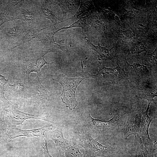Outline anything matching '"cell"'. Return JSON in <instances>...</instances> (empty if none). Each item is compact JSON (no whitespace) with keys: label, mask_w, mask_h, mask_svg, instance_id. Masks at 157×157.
I'll use <instances>...</instances> for the list:
<instances>
[{"label":"cell","mask_w":157,"mask_h":157,"mask_svg":"<svg viewBox=\"0 0 157 157\" xmlns=\"http://www.w3.org/2000/svg\"><path fill=\"white\" fill-rule=\"evenodd\" d=\"M143 60L147 63H149L152 65L157 66V48L154 51L150 54L144 55L142 57Z\"/></svg>","instance_id":"28"},{"label":"cell","mask_w":157,"mask_h":157,"mask_svg":"<svg viewBox=\"0 0 157 157\" xmlns=\"http://www.w3.org/2000/svg\"><path fill=\"white\" fill-rule=\"evenodd\" d=\"M7 128L3 111L0 109V145L7 143L8 134L6 132Z\"/></svg>","instance_id":"21"},{"label":"cell","mask_w":157,"mask_h":157,"mask_svg":"<svg viewBox=\"0 0 157 157\" xmlns=\"http://www.w3.org/2000/svg\"><path fill=\"white\" fill-rule=\"evenodd\" d=\"M60 30V28L57 30L50 33H45L40 31L38 34V38L40 40L41 42L47 47L50 48L60 49L66 53L70 52L68 47L67 45L63 46L56 43L54 40L55 34Z\"/></svg>","instance_id":"15"},{"label":"cell","mask_w":157,"mask_h":157,"mask_svg":"<svg viewBox=\"0 0 157 157\" xmlns=\"http://www.w3.org/2000/svg\"><path fill=\"white\" fill-rule=\"evenodd\" d=\"M3 103L4 114L8 118L9 121L8 124L10 125L16 126L17 125H23L22 123L24 121L29 119H41L51 123L53 122V117L48 113L29 114L19 110L8 100Z\"/></svg>","instance_id":"6"},{"label":"cell","mask_w":157,"mask_h":157,"mask_svg":"<svg viewBox=\"0 0 157 157\" xmlns=\"http://www.w3.org/2000/svg\"><path fill=\"white\" fill-rule=\"evenodd\" d=\"M53 49L46 47L42 49L28 50L22 54L20 61V68L22 76L26 79L29 78L30 74L33 72L40 74L41 68L45 64L54 63H47L44 56L51 52L55 51Z\"/></svg>","instance_id":"3"},{"label":"cell","mask_w":157,"mask_h":157,"mask_svg":"<svg viewBox=\"0 0 157 157\" xmlns=\"http://www.w3.org/2000/svg\"><path fill=\"white\" fill-rule=\"evenodd\" d=\"M92 6V4L90 1L81 0L78 10L70 19H77L80 15L84 13L90 11L93 8Z\"/></svg>","instance_id":"22"},{"label":"cell","mask_w":157,"mask_h":157,"mask_svg":"<svg viewBox=\"0 0 157 157\" xmlns=\"http://www.w3.org/2000/svg\"><path fill=\"white\" fill-rule=\"evenodd\" d=\"M53 76V79L59 82L62 87L63 90L60 95L62 102L65 104L66 106L70 110L75 109L78 104L75 96L76 90L85 78L81 76L69 78L63 74H59Z\"/></svg>","instance_id":"4"},{"label":"cell","mask_w":157,"mask_h":157,"mask_svg":"<svg viewBox=\"0 0 157 157\" xmlns=\"http://www.w3.org/2000/svg\"><path fill=\"white\" fill-rule=\"evenodd\" d=\"M90 13H87L85 15L80 17L79 20L76 21L69 26L63 27L60 28V30L63 29L70 28L74 27H80L83 29L85 28L86 25V21L87 18L90 15Z\"/></svg>","instance_id":"27"},{"label":"cell","mask_w":157,"mask_h":157,"mask_svg":"<svg viewBox=\"0 0 157 157\" xmlns=\"http://www.w3.org/2000/svg\"><path fill=\"white\" fill-rule=\"evenodd\" d=\"M64 125H58L56 129L51 132L49 134V138L55 142L58 150L60 157H63L65 150L71 146L70 141L68 138H65L63 134Z\"/></svg>","instance_id":"12"},{"label":"cell","mask_w":157,"mask_h":157,"mask_svg":"<svg viewBox=\"0 0 157 157\" xmlns=\"http://www.w3.org/2000/svg\"><path fill=\"white\" fill-rule=\"evenodd\" d=\"M16 19H19L17 17L9 16L4 13L2 12L0 14V26L6 22Z\"/></svg>","instance_id":"31"},{"label":"cell","mask_w":157,"mask_h":157,"mask_svg":"<svg viewBox=\"0 0 157 157\" xmlns=\"http://www.w3.org/2000/svg\"><path fill=\"white\" fill-rule=\"evenodd\" d=\"M28 90L34 100L38 104L43 105L49 104L52 94L42 84L38 75L31 82Z\"/></svg>","instance_id":"10"},{"label":"cell","mask_w":157,"mask_h":157,"mask_svg":"<svg viewBox=\"0 0 157 157\" xmlns=\"http://www.w3.org/2000/svg\"><path fill=\"white\" fill-rule=\"evenodd\" d=\"M41 10L46 17L50 20L53 24V25L49 27L41 29V31L48 27L57 24L62 22L60 21V20L56 16L55 13L46 7H44L41 8Z\"/></svg>","instance_id":"23"},{"label":"cell","mask_w":157,"mask_h":157,"mask_svg":"<svg viewBox=\"0 0 157 157\" xmlns=\"http://www.w3.org/2000/svg\"><path fill=\"white\" fill-rule=\"evenodd\" d=\"M144 107L139 101L136 102L128 109V119L123 129L124 138L126 139L130 135H139L140 127Z\"/></svg>","instance_id":"7"},{"label":"cell","mask_w":157,"mask_h":157,"mask_svg":"<svg viewBox=\"0 0 157 157\" xmlns=\"http://www.w3.org/2000/svg\"><path fill=\"white\" fill-rule=\"evenodd\" d=\"M84 38L86 43L94 52L99 60L113 61L115 58L117 57L114 47L111 48H107L101 46L99 43L95 46L88 39L86 35H84Z\"/></svg>","instance_id":"13"},{"label":"cell","mask_w":157,"mask_h":157,"mask_svg":"<svg viewBox=\"0 0 157 157\" xmlns=\"http://www.w3.org/2000/svg\"><path fill=\"white\" fill-rule=\"evenodd\" d=\"M8 80L6 79L3 76L0 74V99L3 103L8 100L4 96V93L6 91L4 90V87Z\"/></svg>","instance_id":"30"},{"label":"cell","mask_w":157,"mask_h":157,"mask_svg":"<svg viewBox=\"0 0 157 157\" xmlns=\"http://www.w3.org/2000/svg\"><path fill=\"white\" fill-rule=\"evenodd\" d=\"M114 138L109 139L104 145L98 141V138H94L89 133H86L79 135L78 145L85 149L86 157H120L121 147L112 142Z\"/></svg>","instance_id":"2"},{"label":"cell","mask_w":157,"mask_h":157,"mask_svg":"<svg viewBox=\"0 0 157 157\" xmlns=\"http://www.w3.org/2000/svg\"><path fill=\"white\" fill-rule=\"evenodd\" d=\"M125 67L128 79L135 83L138 84L145 81L150 76L151 73L147 66L138 62L130 64L126 61Z\"/></svg>","instance_id":"8"},{"label":"cell","mask_w":157,"mask_h":157,"mask_svg":"<svg viewBox=\"0 0 157 157\" xmlns=\"http://www.w3.org/2000/svg\"><path fill=\"white\" fill-rule=\"evenodd\" d=\"M53 2L60 7L64 21L69 19L76 13L80 6L81 0H54Z\"/></svg>","instance_id":"14"},{"label":"cell","mask_w":157,"mask_h":157,"mask_svg":"<svg viewBox=\"0 0 157 157\" xmlns=\"http://www.w3.org/2000/svg\"><path fill=\"white\" fill-rule=\"evenodd\" d=\"M99 69L95 75H91L87 72H83V77L86 78H92L94 79L97 84L101 86L104 85L107 81H111L112 83H120L128 79V76L126 72L119 65L113 68H108L100 63Z\"/></svg>","instance_id":"5"},{"label":"cell","mask_w":157,"mask_h":157,"mask_svg":"<svg viewBox=\"0 0 157 157\" xmlns=\"http://www.w3.org/2000/svg\"><path fill=\"white\" fill-rule=\"evenodd\" d=\"M7 129L8 131L7 143L13 139L20 137H41L44 135L45 132L52 130L53 126L52 124H47L39 128L32 130H22L17 128L16 126L10 125L8 124Z\"/></svg>","instance_id":"11"},{"label":"cell","mask_w":157,"mask_h":157,"mask_svg":"<svg viewBox=\"0 0 157 157\" xmlns=\"http://www.w3.org/2000/svg\"><path fill=\"white\" fill-rule=\"evenodd\" d=\"M41 29H37L31 26L26 33L22 38L13 44V47L16 48L27 42H32L35 38H38L39 32Z\"/></svg>","instance_id":"20"},{"label":"cell","mask_w":157,"mask_h":157,"mask_svg":"<svg viewBox=\"0 0 157 157\" xmlns=\"http://www.w3.org/2000/svg\"><path fill=\"white\" fill-rule=\"evenodd\" d=\"M132 149L135 152V157H157V153L148 150L143 144L139 135L135 136Z\"/></svg>","instance_id":"17"},{"label":"cell","mask_w":157,"mask_h":157,"mask_svg":"<svg viewBox=\"0 0 157 157\" xmlns=\"http://www.w3.org/2000/svg\"><path fill=\"white\" fill-rule=\"evenodd\" d=\"M31 26L26 22L20 20L13 23L12 27L8 28L7 35L10 38L17 41L26 33Z\"/></svg>","instance_id":"16"},{"label":"cell","mask_w":157,"mask_h":157,"mask_svg":"<svg viewBox=\"0 0 157 157\" xmlns=\"http://www.w3.org/2000/svg\"><path fill=\"white\" fill-rule=\"evenodd\" d=\"M151 103H148L146 110L143 113L140 122L139 135L142 138L143 144L149 150L154 153H157L156 144L149 137V129L152 119L148 115V112Z\"/></svg>","instance_id":"9"},{"label":"cell","mask_w":157,"mask_h":157,"mask_svg":"<svg viewBox=\"0 0 157 157\" xmlns=\"http://www.w3.org/2000/svg\"><path fill=\"white\" fill-rule=\"evenodd\" d=\"M157 96V84L153 86L147 85L143 87L142 90L138 93L136 97L139 99H146L148 101V103L156 104V100L154 99V98Z\"/></svg>","instance_id":"18"},{"label":"cell","mask_w":157,"mask_h":157,"mask_svg":"<svg viewBox=\"0 0 157 157\" xmlns=\"http://www.w3.org/2000/svg\"><path fill=\"white\" fill-rule=\"evenodd\" d=\"M147 49L146 42L143 40L133 44L130 48V51L132 54H139L142 52H147Z\"/></svg>","instance_id":"24"},{"label":"cell","mask_w":157,"mask_h":157,"mask_svg":"<svg viewBox=\"0 0 157 157\" xmlns=\"http://www.w3.org/2000/svg\"><path fill=\"white\" fill-rule=\"evenodd\" d=\"M10 89L16 94L23 95L24 93V85L22 83H17L8 85Z\"/></svg>","instance_id":"29"},{"label":"cell","mask_w":157,"mask_h":157,"mask_svg":"<svg viewBox=\"0 0 157 157\" xmlns=\"http://www.w3.org/2000/svg\"><path fill=\"white\" fill-rule=\"evenodd\" d=\"M44 144L42 146L43 149V153L44 157H53L50 154L48 149L47 136L44 138Z\"/></svg>","instance_id":"32"},{"label":"cell","mask_w":157,"mask_h":157,"mask_svg":"<svg viewBox=\"0 0 157 157\" xmlns=\"http://www.w3.org/2000/svg\"><path fill=\"white\" fill-rule=\"evenodd\" d=\"M118 39L123 41H130L135 39V34L131 30H120L117 32Z\"/></svg>","instance_id":"26"},{"label":"cell","mask_w":157,"mask_h":157,"mask_svg":"<svg viewBox=\"0 0 157 157\" xmlns=\"http://www.w3.org/2000/svg\"><path fill=\"white\" fill-rule=\"evenodd\" d=\"M65 157H86L80 150V147L77 144L71 146L65 151Z\"/></svg>","instance_id":"25"},{"label":"cell","mask_w":157,"mask_h":157,"mask_svg":"<svg viewBox=\"0 0 157 157\" xmlns=\"http://www.w3.org/2000/svg\"><path fill=\"white\" fill-rule=\"evenodd\" d=\"M127 109L124 107L116 110L114 113L113 117L108 120L94 118L90 112L86 122L90 133L104 140L114 138L123 131L126 122Z\"/></svg>","instance_id":"1"},{"label":"cell","mask_w":157,"mask_h":157,"mask_svg":"<svg viewBox=\"0 0 157 157\" xmlns=\"http://www.w3.org/2000/svg\"><path fill=\"white\" fill-rule=\"evenodd\" d=\"M18 15L17 17L30 24L36 22L37 13L33 8L27 6L20 7L18 9Z\"/></svg>","instance_id":"19"}]
</instances>
